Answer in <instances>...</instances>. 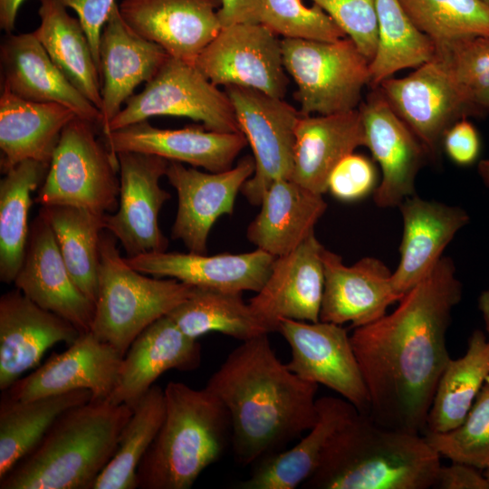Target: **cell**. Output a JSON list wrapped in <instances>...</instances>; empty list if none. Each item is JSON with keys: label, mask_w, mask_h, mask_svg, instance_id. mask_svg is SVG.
Returning <instances> with one entry per match:
<instances>
[{"label": "cell", "mask_w": 489, "mask_h": 489, "mask_svg": "<svg viewBox=\"0 0 489 489\" xmlns=\"http://www.w3.org/2000/svg\"><path fill=\"white\" fill-rule=\"evenodd\" d=\"M462 295L453 260L442 256L390 314L354 329L350 341L369 394L368 416L376 423L424 434L451 359L446 333Z\"/></svg>", "instance_id": "cell-1"}, {"label": "cell", "mask_w": 489, "mask_h": 489, "mask_svg": "<svg viewBox=\"0 0 489 489\" xmlns=\"http://www.w3.org/2000/svg\"><path fill=\"white\" fill-rule=\"evenodd\" d=\"M318 386L290 370L262 335L233 350L205 388L225 408L235 456L248 465L314 426Z\"/></svg>", "instance_id": "cell-2"}, {"label": "cell", "mask_w": 489, "mask_h": 489, "mask_svg": "<svg viewBox=\"0 0 489 489\" xmlns=\"http://www.w3.org/2000/svg\"><path fill=\"white\" fill-rule=\"evenodd\" d=\"M440 458L424 435L383 427L358 412L335 435L302 487L434 488Z\"/></svg>", "instance_id": "cell-3"}, {"label": "cell", "mask_w": 489, "mask_h": 489, "mask_svg": "<svg viewBox=\"0 0 489 489\" xmlns=\"http://www.w3.org/2000/svg\"><path fill=\"white\" fill-rule=\"evenodd\" d=\"M132 412L109 399L69 408L0 479V489H92Z\"/></svg>", "instance_id": "cell-4"}, {"label": "cell", "mask_w": 489, "mask_h": 489, "mask_svg": "<svg viewBox=\"0 0 489 489\" xmlns=\"http://www.w3.org/2000/svg\"><path fill=\"white\" fill-rule=\"evenodd\" d=\"M165 417L137 470V488L188 489L220 457L231 425L222 402L206 388L169 381Z\"/></svg>", "instance_id": "cell-5"}, {"label": "cell", "mask_w": 489, "mask_h": 489, "mask_svg": "<svg viewBox=\"0 0 489 489\" xmlns=\"http://www.w3.org/2000/svg\"><path fill=\"white\" fill-rule=\"evenodd\" d=\"M116 244L117 239L103 230L91 331L124 357L134 340L188 298L194 286L173 278L149 277L133 269Z\"/></svg>", "instance_id": "cell-6"}, {"label": "cell", "mask_w": 489, "mask_h": 489, "mask_svg": "<svg viewBox=\"0 0 489 489\" xmlns=\"http://www.w3.org/2000/svg\"><path fill=\"white\" fill-rule=\"evenodd\" d=\"M283 65L297 85L302 115L358 109L370 84V62L349 37L333 42L283 38Z\"/></svg>", "instance_id": "cell-7"}, {"label": "cell", "mask_w": 489, "mask_h": 489, "mask_svg": "<svg viewBox=\"0 0 489 489\" xmlns=\"http://www.w3.org/2000/svg\"><path fill=\"white\" fill-rule=\"evenodd\" d=\"M91 122L74 117L62 129L35 201L106 215L119 206V161Z\"/></svg>", "instance_id": "cell-8"}, {"label": "cell", "mask_w": 489, "mask_h": 489, "mask_svg": "<svg viewBox=\"0 0 489 489\" xmlns=\"http://www.w3.org/2000/svg\"><path fill=\"white\" fill-rule=\"evenodd\" d=\"M153 116L187 117L209 130L241 132L226 93L194 63L169 56L139 93L133 94L103 135Z\"/></svg>", "instance_id": "cell-9"}, {"label": "cell", "mask_w": 489, "mask_h": 489, "mask_svg": "<svg viewBox=\"0 0 489 489\" xmlns=\"http://www.w3.org/2000/svg\"><path fill=\"white\" fill-rule=\"evenodd\" d=\"M397 115L425 147L430 161L439 159L443 139L456 121L488 112L474 101V91L457 82L433 57L403 78L379 86Z\"/></svg>", "instance_id": "cell-10"}, {"label": "cell", "mask_w": 489, "mask_h": 489, "mask_svg": "<svg viewBox=\"0 0 489 489\" xmlns=\"http://www.w3.org/2000/svg\"><path fill=\"white\" fill-rule=\"evenodd\" d=\"M233 105L240 131L250 144L255 170L241 192L247 201L258 206L268 187L280 178L291 179L295 130L300 110L283 99L255 89L225 86Z\"/></svg>", "instance_id": "cell-11"}, {"label": "cell", "mask_w": 489, "mask_h": 489, "mask_svg": "<svg viewBox=\"0 0 489 489\" xmlns=\"http://www.w3.org/2000/svg\"><path fill=\"white\" fill-rule=\"evenodd\" d=\"M194 64L216 86L247 87L280 99L287 91L282 40L260 23L222 27Z\"/></svg>", "instance_id": "cell-12"}, {"label": "cell", "mask_w": 489, "mask_h": 489, "mask_svg": "<svg viewBox=\"0 0 489 489\" xmlns=\"http://www.w3.org/2000/svg\"><path fill=\"white\" fill-rule=\"evenodd\" d=\"M280 332L291 347L286 364L301 379L323 385L369 415L368 390L348 334L342 325L283 319Z\"/></svg>", "instance_id": "cell-13"}, {"label": "cell", "mask_w": 489, "mask_h": 489, "mask_svg": "<svg viewBox=\"0 0 489 489\" xmlns=\"http://www.w3.org/2000/svg\"><path fill=\"white\" fill-rule=\"evenodd\" d=\"M120 196L118 210L106 214L109 231L128 257L166 251L168 239L158 225V214L171 197L159 185L169 160L156 155L119 152Z\"/></svg>", "instance_id": "cell-14"}, {"label": "cell", "mask_w": 489, "mask_h": 489, "mask_svg": "<svg viewBox=\"0 0 489 489\" xmlns=\"http://www.w3.org/2000/svg\"><path fill=\"white\" fill-rule=\"evenodd\" d=\"M359 110L364 127V146L382 174L373 192L374 202L380 208L398 207L407 197L416 195L417 176L430 161L429 156L379 87L370 88Z\"/></svg>", "instance_id": "cell-15"}, {"label": "cell", "mask_w": 489, "mask_h": 489, "mask_svg": "<svg viewBox=\"0 0 489 489\" xmlns=\"http://www.w3.org/2000/svg\"><path fill=\"white\" fill-rule=\"evenodd\" d=\"M254 170L250 156L222 172H203L169 161L166 177L177 194L172 238L181 240L189 252L206 254L213 225L220 216L233 214L236 196Z\"/></svg>", "instance_id": "cell-16"}, {"label": "cell", "mask_w": 489, "mask_h": 489, "mask_svg": "<svg viewBox=\"0 0 489 489\" xmlns=\"http://www.w3.org/2000/svg\"><path fill=\"white\" fill-rule=\"evenodd\" d=\"M122 360L115 348L91 331L82 333L66 350L53 354L2 392L26 401L84 388L92 393L91 399H108L117 384Z\"/></svg>", "instance_id": "cell-17"}, {"label": "cell", "mask_w": 489, "mask_h": 489, "mask_svg": "<svg viewBox=\"0 0 489 489\" xmlns=\"http://www.w3.org/2000/svg\"><path fill=\"white\" fill-rule=\"evenodd\" d=\"M323 249L312 233L295 249L274 258L264 284L248 302L273 332L283 319L320 321Z\"/></svg>", "instance_id": "cell-18"}, {"label": "cell", "mask_w": 489, "mask_h": 489, "mask_svg": "<svg viewBox=\"0 0 489 489\" xmlns=\"http://www.w3.org/2000/svg\"><path fill=\"white\" fill-rule=\"evenodd\" d=\"M221 6L222 0H122L119 11L138 34L195 63L222 28Z\"/></svg>", "instance_id": "cell-19"}, {"label": "cell", "mask_w": 489, "mask_h": 489, "mask_svg": "<svg viewBox=\"0 0 489 489\" xmlns=\"http://www.w3.org/2000/svg\"><path fill=\"white\" fill-rule=\"evenodd\" d=\"M14 283L26 297L70 321L81 333L91 331L95 304L73 282L52 227L40 213L30 227L25 255Z\"/></svg>", "instance_id": "cell-20"}, {"label": "cell", "mask_w": 489, "mask_h": 489, "mask_svg": "<svg viewBox=\"0 0 489 489\" xmlns=\"http://www.w3.org/2000/svg\"><path fill=\"white\" fill-rule=\"evenodd\" d=\"M322 263L321 321L350 322L355 329L380 319L400 300L392 285V272L378 258L363 257L346 265L339 254L324 247Z\"/></svg>", "instance_id": "cell-21"}, {"label": "cell", "mask_w": 489, "mask_h": 489, "mask_svg": "<svg viewBox=\"0 0 489 489\" xmlns=\"http://www.w3.org/2000/svg\"><path fill=\"white\" fill-rule=\"evenodd\" d=\"M103 136L106 146L114 155L126 151L151 154L209 172L231 168L248 143L242 132H218L206 129L203 125L167 129L154 127L148 120Z\"/></svg>", "instance_id": "cell-22"}, {"label": "cell", "mask_w": 489, "mask_h": 489, "mask_svg": "<svg viewBox=\"0 0 489 489\" xmlns=\"http://www.w3.org/2000/svg\"><path fill=\"white\" fill-rule=\"evenodd\" d=\"M82 333L18 289L0 298V389L6 390L40 362L52 346L73 343Z\"/></svg>", "instance_id": "cell-23"}, {"label": "cell", "mask_w": 489, "mask_h": 489, "mask_svg": "<svg viewBox=\"0 0 489 489\" xmlns=\"http://www.w3.org/2000/svg\"><path fill=\"white\" fill-rule=\"evenodd\" d=\"M274 258L256 248L247 253L215 255L162 251L125 260L144 274L173 278L194 287L242 293L260 291Z\"/></svg>", "instance_id": "cell-24"}, {"label": "cell", "mask_w": 489, "mask_h": 489, "mask_svg": "<svg viewBox=\"0 0 489 489\" xmlns=\"http://www.w3.org/2000/svg\"><path fill=\"white\" fill-rule=\"evenodd\" d=\"M0 66L1 89L24 100L64 105L77 117L101 126V110L70 82L33 32L4 35Z\"/></svg>", "instance_id": "cell-25"}, {"label": "cell", "mask_w": 489, "mask_h": 489, "mask_svg": "<svg viewBox=\"0 0 489 489\" xmlns=\"http://www.w3.org/2000/svg\"><path fill=\"white\" fill-rule=\"evenodd\" d=\"M169 56L161 46L133 31L116 3L100 42L102 132L136 87L150 81Z\"/></svg>", "instance_id": "cell-26"}, {"label": "cell", "mask_w": 489, "mask_h": 489, "mask_svg": "<svg viewBox=\"0 0 489 489\" xmlns=\"http://www.w3.org/2000/svg\"><path fill=\"white\" fill-rule=\"evenodd\" d=\"M398 208L403 233L399 263L392 272L391 281L401 299L431 272L470 217L462 207L424 199L417 194L407 197Z\"/></svg>", "instance_id": "cell-27"}, {"label": "cell", "mask_w": 489, "mask_h": 489, "mask_svg": "<svg viewBox=\"0 0 489 489\" xmlns=\"http://www.w3.org/2000/svg\"><path fill=\"white\" fill-rule=\"evenodd\" d=\"M201 360L197 340L186 335L169 316H163L131 343L108 399L133 408L161 374L170 369L195 370Z\"/></svg>", "instance_id": "cell-28"}, {"label": "cell", "mask_w": 489, "mask_h": 489, "mask_svg": "<svg viewBox=\"0 0 489 489\" xmlns=\"http://www.w3.org/2000/svg\"><path fill=\"white\" fill-rule=\"evenodd\" d=\"M364 142L359 108L331 115H302L295 130L291 179L323 195L335 166Z\"/></svg>", "instance_id": "cell-29"}, {"label": "cell", "mask_w": 489, "mask_h": 489, "mask_svg": "<svg viewBox=\"0 0 489 489\" xmlns=\"http://www.w3.org/2000/svg\"><path fill=\"white\" fill-rule=\"evenodd\" d=\"M317 421L292 448L255 463L243 489H295L318 468L331 440L359 411L343 398H317Z\"/></svg>", "instance_id": "cell-30"}, {"label": "cell", "mask_w": 489, "mask_h": 489, "mask_svg": "<svg viewBox=\"0 0 489 489\" xmlns=\"http://www.w3.org/2000/svg\"><path fill=\"white\" fill-rule=\"evenodd\" d=\"M260 206L246 235L256 248L273 257L290 253L314 233L327 209L322 195L288 178L275 180Z\"/></svg>", "instance_id": "cell-31"}, {"label": "cell", "mask_w": 489, "mask_h": 489, "mask_svg": "<svg viewBox=\"0 0 489 489\" xmlns=\"http://www.w3.org/2000/svg\"><path fill=\"white\" fill-rule=\"evenodd\" d=\"M76 115L56 102H35L2 89L0 96L1 171L35 160L49 165L64 127Z\"/></svg>", "instance_id": "cell-32"}, {"label": "cell", "mask_w": 489, "mask_h": 489, "mask_svg": "<svg viewBox=\"0 0 489 489\" xmlns=\"http://www.w3.org/2000/svg\"><path fill=\"white\" fill-rule=\"evenodd\" d=\"M38 14L34 34L70 82L101 110L100 70L79 19L57 0H40Z\"/></svg>", "instance_id": "cell-33"}, {"label": "cell", "mask_w": 489, "mask_h": 489, "mask_svg": "<svg viewBox=\"0 0 489 489\" xmlns=\"http://www.w3.org/2000/svg\"><path fill=\"white\" fill-rule=\"evenodd\" d=\"M92 398L76 389L32 400H17L3 392L0 401V479L43 437L63 412Z\"/></svg>", "instance_id": "cell-34"}, {"label": "cell", "mask_w": 489, "mask_h": 489, "mask_svg": "<svg viewBox=\"0 0 489 489\" xmlns=\"http://www.w3.org/2000/svg\"><path fill=\"white\" fill-rule=\"evenodd\" d=\"M489 376V340L474 331L465 353L450 359L438 380L428 412L426 432L444 433L458 427ZM424 435V434H423Z\"/></svg>", "instance_id": "cell-35"}, {"label": "cell", "mask_w": 489, "mask_h": 489, "mask_svg": "<svg viewBox=\"0 0 489 489\" xmlns=\"http://www.w3.org/2000/svg\"><path fill=\"white\" fill-rule=\"evenodd\" d=\"M241 294L194 287L188 298L168 316L186 335L197 340L212 331L242 341L273 332Z\"/></svg>", "instance_id": "cell-36"}, {"label": "cell", "mask_w": 489, "mask_h": 489, "mask_svg": "<svg viewBox=\"0 0 489 489\" xmlns=\"http://www.w3.org/2000/svg\"><path fill=\"white\" fill-rule=\"evenodd\" d=\"M49 165L24 160L0 181V280L14 283L23 264L30 227L28 215L32 193L43 184Z\"/></svg>", "instance_id": "cell-37"}, {"label": "cell", "mask_w": 489, "mask_h": 489, "mask_svg": "<svg viewBox=\"0 0 489 489\" xmlns=\"http://www.w3.org/2000/svg\"><path fill=\"white\" fill-rule=\"evenodd\" d=\"M60 253L78 288L95 304L98 296L100 239L105 215L72 206H42Z\"/></svg>", "instance_id": "cell-38"}, {"label": "cell", "mask_w": 489, "mask_h": 489, "mask_svg": "<svg viewBox=\"0 0 489 489\" xmlns=\"http://www.w3.org/2000/svg\"><path fill=\"white\" fill-rule=\"evenodd\" d=\"M378 48L370 62V84H379L396 72L417 68L433 59L434 42L413 24L399 0H375Z\"/></svg>", "instance_id": "cell-39"}, {"label": "cell", "mask_w": 489, "mask_h": 489, "mask_svg": "<svg viewBox=\"0 0 489 489\" xmlns=\"http://www.w3.org/2000/svg\"><path fill=\"white\" fill-rule=\"evenodd\" d=\"M164 388L153 385L133 408L118 447L92 489H136L139 463L165 417Z\"/></svg>", "instance_id": "cell-40"}, {"label": "cell", "mask_w": 489, "mask_h": 489, "mask_svg": "<svg viewBox=\"0 0 489 489\" xmlns=\"http://www.w3.org/2000/svg\"><path fill=\"white\" fill-rule=\"evenodd\" d=\"M413 24L434 43L489 36V6L482 0H399Z\"/></svg>", "instance_id": "cell-41"}, {"label": "cell", "mask_w": 489, "mask_h": 489, "mask_svg": "<svg viewBox=\"0 0 489 489\" xmlns=\"http://www.w3.org/2000/svg\"><path fill=\"white\" fill-rule=\"evenodd\" d=\"M424 436L441 457L484 471L489 467V376L458 427Z\"/></svg>", "instance_id": "cell-42"}, {"label": "cell", "mask_w": 489, "mask_h": 489, "mask_svg": "<svg viewBox=\"0 0 489 489\" xmlns=\"http://www.w3.org/2000/svg\"><path fill=\"white\" fill-rule=\"evenodd\" d=\"M261 24L283 38L333 42L347 37L319 5L301 0H262Z\"/></svg>", "instance_id": "cell-43"}, {"label": "cell", "mask_w": 489, "mask_h": 489, "mask_svg": "<svg viewBox=\"0 0 489 489\" xmlns=\"http://www.w3.org/2000/svg\"><path fill=\"white\" fill-rule=\"evenodd\" d=\"M434 58L460 84L472 90L489 89V36H471L435 43Z\"/></svg>", "instance_id": "cell-44"}, {"label": "cell", "mask_w": 489, "mask_h": 489, "mask_svg": "<svg viewBox=\"0 0 489 489\" xmlns=\"http://www.w3.org/2000/svg\"><path fill=\"white\" fill-rule=\"evenodd\" d=\"M319 5L371 62L378 48L375 0H312Z\"/></svg>", "instance_id": "cell-45"}, {"label": "cell", "mask_w": 489, "mask_h": 489, "mask_svg": "<svg viewBox=\"0 0 489 489\" xmlns=\"http://www.w3.org/2000/svg\"><path fill=\"white\" fill-rule=\"evenodd\" d=\"M378 185V173L373 162L353 152L332 169L327 191L340 201L353 202L374 192Z\"/></svg>", "instance_id": "cell-46"}, {"label": "cell", "mask_w": 489, "mask_h": 489, "mask_svg": "<svg viewBox=\"0 0 489 489\" xmlns=\"http://www.w3.org/2000/svg\"><path fill=\"white\" fill-rule=\"evenodd\" d=\"M72 8L88 37L94 60L100 70V42L102 29L116 5V0H57Z\"/></svg>", "instance_id": "cell-47"}, {"label": "cell", "mask_w": 489, "mask_h": 489, "mask_svg": "<svg viewBox=\"0 0 489 489\" xmlns=\"http://www.w3.org/2000/svg\"><path fill=\"white\" fill-rule=\"evenodd\" d=\"M442 148L455 164L469 166L479 157L480 137L474 124L465 118L448 129L444 136Z\"/></svg>", "instance_id": "cell-48"}, {"label": "cell", "mask_w": 489, "mask_h": 489, "mask_svg": "<svg viewBox=\"0 0 489 489\" xmlns=\"http://www.w3.org/2000/svg\"><path fill=\"white\" fill-rule=\"evenodd\" d=\"M434 488L489 489V482L481 470L464 463L452 462L439 468Z\"/></svg>", "instance_id": "cell-49"}, {"label": "cell", "mask_w": 489, "mask_h": 489, "mask_svg": "<svg viewBox=\"0 0 489 489\" xmlns=\"http://www.w3.org/2000/svg\"><path fill=\"white\" fill-rule=\"evenodd\" d=\"M262 0H222L218 17L222 27L236 23H260Z\"/></svg>", "instance_id": "cell-50"}, {"label": "cell", "mask_w": 489, "mask_h": 489, "mask_svg": "<svg viewBox=\"0 0 489 489\" xmlns=\"http://www.w3.org/2000/svg\"><path fill=\"white\" fill-rule=\"evenodd\" d=\"M24 0H0V28L5 34L14 29L16 16Z\"/></svg>", "instance_id": "cell-51"}, {"label": "cell", "mask_w": 489, "mask_h": 489, "mask_svg": "<svg viewBox=\"0 0 489 489\" xmlns=\"http://www.w3.org/2000/svg\"><path fill=\"white\" fill-rule=\"evenodd\" d=\"M478 309L482 314L485 331L489 336V286L481 292L478 298Z\"/></svg>", "instance_id": "cell-52"}, {"label": "cell", "mask_w": 489, "mask_h": 489, "mask_svg": "<svg viewBox=\"0 0 489 489\" xmlns=\"http://www.w3.org/2000/svg\"><path fill=\"white\" fill-rule=\"evenodd\" d=\"M474 101L480 107L489 111V89L474 91Z\"/></svg>", "instance_id": "cell-53"}, {"label": "cell", "mask_w": 489, "mask_h": 489, "mask_svg": "<svg viewBox=\"0 0 489 489\" xmlns=\"http://www.w3.org/2000/svg\"><path fill=\"white\" fill-rule=\"evenodd\" d=\"M478 174L485 186L489 187V158L478 162Z\"/></svg>", "instance_id": "cell-54"}, {"label": "cell", "mask_w": 489, "mask_h": 489, "mask_svg": "<svg viewBox=\"0 0 489 489\" xmlns=\"http://www.w3.org/2000/svg\"><path fill=\"white\" fill-rule=\"evenodd\" d=\"M484 476L486 477L487 481L489 482V467H487L485 470H484Z\"/></svg>", "instance_id": "cell-55"}, {"label": "cell", "mask_w": 489, "mask_h": 489, "mask_svg": "<svg viewBox=\"0 0 489 489\" xmlns=\"http://www.w3.org/2000/svg\"><path fill=\"white\" fill-rule=\"evenodd\" d=\"M486 5L489 6V0H482Z\"/></svg>", "instance_id": "cell-56"}]
</instances>
